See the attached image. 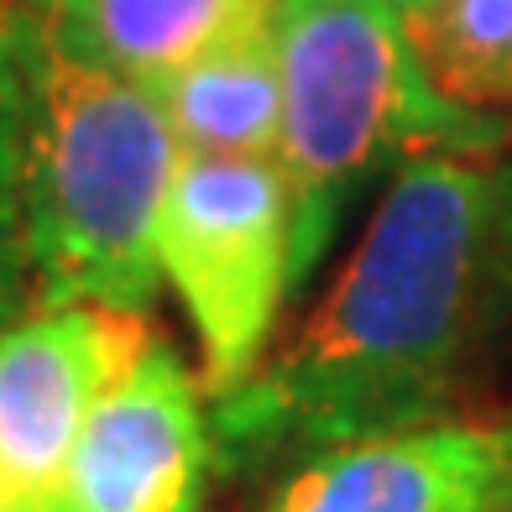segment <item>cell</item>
Segmentation results:
<instances>
[{
    "label": "cell",
    "instance_id": "1",
    "mask_svg": "<svg viewBox=\"0 0 512 512\" xmlns=\"http://www.w3.org/2000/svg\"><path fill=\"white\" fill-rule=\"evenodd\" d=\"M502 194L471 157H413L298 335L215 398L220 471L434 424L502 288Z\"/></svg>",
    "mask_w": 512,
    "mask_h": 512
},
{
    "label": "cell",
    "instance_id": "2",
    "mask_svg": "<svg viewBox=\"0 0 512 512\" xmlns=\"http://www.w3.org/2000/svg\"><path fill=\"white\" fill-rule=\"evenodd\" d=\"M27 84V225L37 304L147 314L162 283L157 220L183 142L157 95L89 63L42 6H11Z\"/></svg>",
    "mask_w": 512,
    "mask_h": 512
},
{
    "label": "cell",
    "instance_id": "3",
    "mask_svg": "<svg viewBox=\"0 0 512 512\" xmlns=\"http://www.w3.org/2000/svg\"><path fill=\"white\" fill-rule=\"evenodd\" d=\"M283 68L277 168L293 194V288L314 272L351 189L387 157L481 152L507 121L450 105L424 79L403 11L382 0H272Z\"/></svg>",
    "mask_w": 512,
    "mask_h": 512
},
{
    "label": "cell",
    "instance_id": "4",
    "mask_svg": "<svg viewBox=\"0 0 512 512\" xmlns=\"http://www.w3.org/2000/svg\"><path fill=\"white\" fill-rule=\"evenodd\" d=\"M157 267L199 335L204 392L225 398L262 366L293 288V194L277 157L183 152L157 220Z\"/></svg>",
    "mask_w": 512,
    "mask_h": 512
},
{
    "label": "cell",
    "instance_id": "5",
    "mask_svg": "<svg viewBox=\"0 0 512 512\" xmlns=\"http://www.w3.org/2000/svg\"><path fill=\"white\" fill-rule=\"evenodd\" d=\"M209 471L204 382L168 340H152L84 418L53 492L11 512H199Z\"/></svg>",
    "mask_w": 512,
    "mask_h": 512
},
{
    "label": "cell",
    "instance_id": "6",
    "mask_svg": "<svg viewBox=\"0 0 512 512\" xmlns=\"http://www.w3.org/2000/svg\"><path fill=\"white\" fill-rule=\"evenodd\" d=\"M147 314L53 304L0 330V476L6 507L53 492L95 403L142 361Z\"/></svg>",
    "mask_w": 512,
    "mask_h": 512
},
{
    "label": "cell",
    "instance_id": "7",
    "mask_svg": "<svg viewBox=\"0 0 512 512\" xmlns=\"http://www.w3.org/2000/svg\"><path fill=\"white\" fill-rule=\"evenodd\" d=\"M267 512H512V418H434L319 450Z\"/></svg>",
    "mask_w": 512,
    "mask_h": 512
},
{
    "label": "cell",
    "instance_id": "8",
    "mask_svg": "<svg viewBox=\"0 0 512 512\" xmlns=\"http://www.w3.org/2000/svg\"><path fill=\"white\" fill-rule=\"evenodd\" d=\"M173 121L183 152L199 157H277L283 136V68H277L272 6L168 79L147 84Z\"/></svg>",
    "mask_w": 512,
    "mask_h": 512
},
{
    "label": "cell",
    "instance_id": "9",
    "mask_svg": "<svg viewBox=\"0 0 512 512\" xmlns=\"http://www.w3.org/2000/svg\"><path fill=\"white\" fill-rule=\"evenodd\" d=\"M267 6L272 0H58L42 11L89 63L157 84L236 27L267 16Z\"/></svg>",
    "mask_w": 512,
    "mask_h": 512
},
{
    "label": "cell",
    "instance_id": "10",
    "mask_svg": "<svg viewBox=\"0 0 512 512\" xmlns=\"http://www.w3.org/2000/svg\"><path fill=\"white\" fill-rule=\"evenodd\" d=\"M403 32L434 95L465 110L512 105V0H424Z\"/></svg>",
    "mask_w": 512,
    "mask_h": 512
},
{
    "label": "cell",
    "instance_id": "11",
    "mask_svg": "<svg viewBox=\"0 0 512 512\" xmlns=\"http://www.w3.org/2000/svg\"><path fill=\"white\" fill-rule=\"evenodd\" d=\"M37 298L27 225V84L11 21L0 11V324Z\"/></svg>",
    "mask_w": 512,
    "mask_h": 512
},
{
    "label": "cell",
    "instance_id": "12",
    "mask_svg": "<svg viewBox=\"0 0 512 512\" xmlns=\"http://www.w3.org/2000/svg\"><path fill=\"white\" fill-rule=\"evenodd\" d=\"M502 283H512V168L502 173Z\"/></svg>",
    "mask_w": 512,
    "mask_h": 512
},
{
    "label": "cell",
    "instance_id": "13",
    "mask_svg": "<svg viewBox=\"0 0 512 512\" xmlns=\"http://www.w3.org/2000/svg\"><path fill=\"white\" fill-rule=\"evenodd\" d=\"M382 6H392V11H403V16H408V11L424 6V0H382Z\"/></svg>",
    "mask_w": 512,
    "mask_h": 512
},
{
    "label": "cell",
    "instance_id": "14",
    "mask_svg": "<svg viewBox=\"0 0 512 512\" xmlns=\"http://www.w3.org/2000/svg\"><path fill=\"white\" fill-rule=\"evenodd\" d=\"M11 6H58V0H6V11Z\"/></svg>",
    "mask_w": 512,
    "mask_h": 512
},
{
    "label": "cell",
    "instance_id": "15",
    "mask_svg": "<svg viewBox=\"0 0 512 512\" xmlns=\"http://www.w3.org/2000/svg\"><path fill=\"white\" fill-rule=\"evenodd\" d=\"M0 512H6V476H0Z\"/></svg>",
    "mask_w": 512,
    "mask_h": 512
},
{
    "label": "cell",
    "instance_id": "16",
    "mask_svg": "<svg viewBox=\"0 0 512 512\" xmlns=\"http://www.w3.org/2000/svg\"><path fill=\"white\" fill-rule=\"evenodd\" d=\"M0 11H6V0H0Z\"/></svg>",
    "mask_w": 512,
    "mask_h": 512
},
{
    "label": "cell",
    "instance_id": "17",
    "mask_svg": "<svg viewBox=\"0 0 512 512\" xmlns=\"http://www.w3.org/2000/svg\"><path fill=\"white\" fill-rule=\"evenodd\" d=\"M6 512H11V507H6Z\"/></svg>",
    "mask_w": 512,
    "mask_h": 512
}]
</instances>
